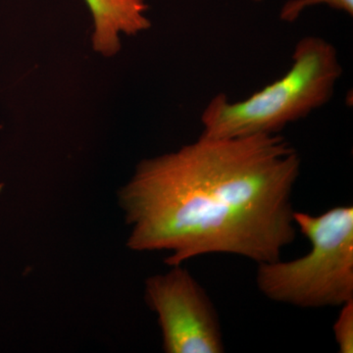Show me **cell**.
<instances>
[{"instance_id":"cell-2","label":"cell","mask_w":353,"mask_h":353,"mask_svg":"<svg viewBox=\"0 0 353 353\" xmlns=\"http://www.w3.org/2000/svg\"><path fill=\"white\" fill-rule=\"evenodd\" d=\"M341 75L333 44L319 37H305L296 44L292 66L282 78L245 101L230 102L226 94L215 95L202 112L201 136L227 139L279 134L328 103Z\"/></svg>"},{"instance_id":"cell-7","label":"cell","mask_w":353,"mask_h":353,"mask_svg":"<svg viewBox=\"0 0 353 353\" xmlns=\"http://www.w3.org/2000/svg\"><path fill=\"white\" fill-rule=\"evenodd\" d=\"M341 308L333 326L334 341L341 353H352L353 301L343 304Z\"/></svg>"},{"instance_id":"cell-8","label":"cell","mask_w":353,"mask_h":353,"mask_svg":"<svg viewBox=\"0 0 353 353\" xmlns=\"http://www.w3.org/2000/svg\"><path fill=\"white\" fill-rule=\"evenodd\" d=\"M252 1H254V2H261V1H263V0H252Z\"/></svg>"},{"instance_id":"cell-5","label":"cell","mask_w":353,"mask_h":353,"mask_svg":"<svg viewBox=\"0 0 353 353\" xmlns=\"http://www.w3.org/2000/svg\"><path fill=\"white\" fill-rule=\"evenodd\" d=\"M94 19L95 51L112 57L121 48L120 34H137L150 27L145 0H85Z\"/></svg>"},{"instance_id":"cell-6","label":"cell","mask_w":353,"mask_h":353,"mask_svg":"<svg viewBox=\"0 0 353 353\" xmlns=\"http://www.w3.org/2000/svg\"><path fill=\"white\" fill-rule=\"evenodd\" d=\"M321 4L353 16V0H289L283 6L279 17L284 22L292 23L299 19L301 14L308 7Z\"/></svg>"},{"instance_id":"cell-3","label":"cell","mask_w":353,"mask_h":353,"mask_svg":"<svg viewBox=\"0 0 353 353\" xmlns=\"http://www.w3.org/2000/svg\"><path fill=\"white\" fill-rule=\"evenodd\" d=\"M294 221L310 250L290 261L259 264L260 292L270 301L301 308L341 307L353 301L352 206L319 215L294 211Z\"/></svg>"},{"instance_id":"cell-4","label":"cell","mask_w":353,"mask_h":353,"mask_svg":"<svg viewBox=\"0 0 353 353\" xmlns=\"http://www.w3.org/2000/svg\"><path fill=\"white\" fill-rule=\"evenodd\" d=\"M145 284L146 301L157 314L168 353H221L224 340L208 294L182 265Z\"/></svg>"},{"instance_id":"cell-1","label":"cell","mask_w":353,"mask_h":353,"mask_svg":"<svg viewBox=\"0 0 353 353\" xmlns=\"http://www.w3.org/2000/svg\"><path fill=\"white\" fill-rule=\"evenodd\" d=\"M301 165L280 132L201 136L146 159L120 194L128 246L169 252L170 266L215 253L257 264L281 259L296 240L292 196Z\"/></svg>"}]
</instances>
